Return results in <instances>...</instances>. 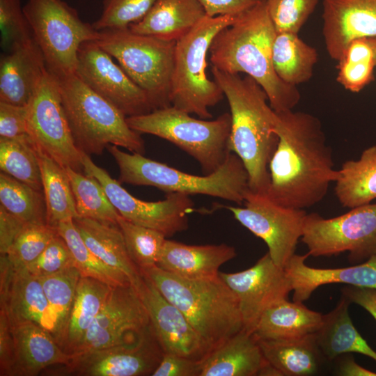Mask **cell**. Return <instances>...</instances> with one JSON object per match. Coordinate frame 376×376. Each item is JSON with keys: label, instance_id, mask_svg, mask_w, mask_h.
I'll use <instances>...</instances> for the list:
<instances>
[{"label": "cell", "instance_id": "1", "mask_svg": "<svg viewBox=\"0 0 376 376\" xmlns=\"http://www.w3.org/2000/svg\"><path fill=\"white\" fill-rule=\"evenodd\" d=\"M276 113L279 141L269 163L266 195L283 206L304 210L324 198L338 170L317 117L292 109Z\"/></svg>", "mask_w": 376, "mask_h": 376}, {"label": "cell", "instance_id": "2", "mask_svg": "<svg viewBox=\"0 0 376 376\" xmlns=\"http://www.w3.org/2000/svg\"><path fill=\"white\" fill-rule=\"evenodd\" d=\"M265 2L221 30L208 53L212 67L253 78L266 93L272 108L282 112L293 109L301 95L296 86L284 83L274 69L272 45L276 31Z\"/></svg>", "mask_w": 376, "mask_h": 376}, {"label": "cell", "instance_id": "3", "mask_svg": "<svg viewBox=\"0 0 376 376\" xmlns=\"http://www.w3.org/2000/svg\"><path fill=\"white\" fill-rule=\"evenodd\" d=\"M211 71L230 107L228 148L242 162L249 190L266 194L269 185V163L279 141L277 113L265 91L249 75L242 77L212 66Z\"/></svg>", "mask_w": 376, "mask_h": 376}, {"label": "cell", "instance_id": "4", "mask_svg": "<svg viewBox=\"0 0 376 376\" xmlns=\"http://www.w3.org/2000/svg\"><path fill=\"white\" fill-rule=\"evenodd\" d=\"M140 271L182 312L212 350L244 329L238 300L219 274L188 279L157 265Z\"/></svg>", "mask_w": 376, "mask_h": 376}, {"label": "cell", "instance_id": "5", "mask_svg": "<svg viewBox=\"0 0 376 376\" xmlns=\"http://www.w3.org/2000/svg\"><path fill=\"white\" fill-rule=\"evenodd\" d=\"M107 149L118 165V180L120 183L152 186L167 194L207 195L240 205L244 203L249 190L247 171L241 159L232 152L217 171L199 176L145 157L140 153L124 152L116 146L109 145Z\"/></svg>", "mask_w": 376, "mask_h": 376}, {"label": "cell", "instance_id": "6", "mask_svg": "<svg viewBox=\"0 0 376 376\" xmlns=\"http://www.w3.org/2000/svg\"><path fill=\"white\" fill-rule=\"evenodd\" d=\"M56 78L74 142L81 152L99 155L113 145L144 153L141 134L129 126L127 117L116 107L76 74Z\"/></svg>", "mask_w": 376, "mask_h": 376}, {"label": "cell", "instance_id": "7", "mask_svg": "<svg viewBox=\"0 0 376 376\" xmlns=\"http://www.w3.org/2000/svg\"><path fill=\"white\" fill-rule=\"evenodd\" d=\"M240 17L205 15L189 33L176 41L171 84V105L201 118L212 117L209 108L224 94L206 73L207 55L216 35Z\"/></svg>", "mask_w": 376, "mask_h": 376}, {"label": "cell", "instance_id": "8", "mask_svg": "<svg viewBox=\"0 0 376 376\" xmlns=\"http://www.w3.org/2000/svg\"><path fill=\"white\" fill-rule=\"evenodd\" d=\"M126 120L136 132L157 136L185 151L199 163L205 175L217 171L230 152L229 113L212 120L196 119L171 105Z\"/></svg>", "mask_w": 376, "mask_h": 376}, {"label": "cell", "instance_id": "9", "mask_svg": "<svg viewBox=\"0 0 376 376\" xmlns=\"http://www.w3.org/2000/svg\"><path fill=\"white\" fill-rule=\"evenodd\" d=\"M95 42L146 93L154 110L171 105L175 41L134 33L127 27L100 31Z\"/></svg>", "mask_w": 376, "mask_h": 376}, {"label": "cell", "instance_id": "10", "mask_svg": "<svg viewBox=\"0 0 376 376\" xmlns=\"http://www.w3.org/2000/svg\"><path fill=\"white\" fill-rule=\"evenodd\" d=\"M24 11L47 69L57 78L76 74L80 47L100 31L62 0H28Z\"/></svg>", "mask_w": 376, "mask_h": 376}, {"label": "cell", "instance_id": "11", "mask_svg": "<svg viewBox=\"0 0 376 376\" xmlns=\"http://www.w3.org/2000/svg\"><path fill=\"white\" fill-rule=\"evenodd\" d=\"M338 217L307 214L302 242L313 257L349 253L351 263H361L376 254V203L357 206Z\"/></svg>", "mask_w": 376, "mask_h": 376}, {"label": "cell", "instance_id": "12", "mask_svg": "<svg viewBox=\"0 0 376 376\" xmlns=\"http://www.w3.org/2000/svg\"><path fill=\"white\" fill-rule=\"evenodd\" d=\"M28 134L36 145L64 168L84 171L63 107L59 85L47 69L28 104Z\"/></svg>", "mask_w": 376, "mask_h": 376}, {"label": "cell", "instance_id": "13", "mask_svg": "<svg viewBox=\"0 0 376 376\" xmlns=\"http://www.w3.org/2000/svg\"><path fill=\"white\" fill-rule=\"evenodd\" d=\"M81 152L85 174L95 178L101 184L121 217L158 230L166 237L188 228V214L193 211L194 205L189 195L171 192L162 201L150 202L139 199L125 190L105 169L96 165L90 155Z\"/></svg>", "mask_w": 376, "mask_h": 376}, {"label": "cell", "instance_id": "14", "mask_svg": "<svg viewBox=\"0 0 376 376\" xmlns=\"http://www.w3.org/2000/svg\"><path fill=\"white\" fill-rule=\"evenodd\" d=\"M244 207L224 205L234 218L262 239L274 263L284 269L301 238L306 212L279 205L266 194L249 190Z\"/></svg>", "mask_w": 376, "mask_h": 376}, {"label": "cell", "instance_id": "15", "mask_svg": "<svg viewBox=\"0 0 376 376\" xmlns=\"http://www.w3.org/2000/svg\"><path fill=\"white\" fill-rule=\"evenodd\" d=\"M164 352L151 324L138 337L113 346L72 354L68 363L58 365L57 375H152Z\"/></svg>", "mask_w": 376, "mask_h": 376}, {"label": "cell", "instance_id": "16", "mask_svg": "<svg viewBox=\"0 0 376 376\" xmlns=\"http://www.w3.org/2000/svg\"><path fill=\"white\" fill-rule=\"evenodd\" d=\"M70 356L39 324L28 321L10 326L0 317L1 376H36L68 363Z\"/></svg>", "mask_w": 376, "mask_h": 376}, {"label": "cell", "instance_id": "17", "mask_svg": "<svg viewBox=\"0 0 376 376\" xmlns=\"http://www.w3.org/2000/svg\"><path fill=\"white\" fill-rule=\"evenodd\" d=\"M76 75L126 117L154 110L146 93L95 41L86 42L80 47Z\"/></svg>", "mask_w": 376, "mask_h": 376}, {"label": "cell", "instance_id": "18", "mask_svg": "<svg viewBox=\"0 0 376 376\" xmlns=\"http://www.w3.org/2000/svg\"><path fill=\"white\" fill-rule=\"evenodd\" d=\"M150 324L147 309L135 288L131 283L113 286L74 353L130 341L138 337Z\"/></svg>", "mask_w": 376, "mask_h": 376}, {"label": "cell", "instance_id": "19", "mask_svg": "<svg viewBox=\"0 0 376 376\" xmlns=\"http://www.w3.org/2000/svg\"><path fill=\"white\" fill-rule=\"evenodd\" d=\"M219 276L235 295L243 328L251 334L263 314L292 291L285 269L274 263L268 252L246 269L219 272Z\"/></svg>", "mask_w": 376, "mask_h": 376}, {"label": "cell", "instance_id": "20", "mask_svg": "<svg viewBox=\"0 0 376 376\" xmlns=\"http://www.w3.org/2000/svg\"><path fill=\"white\" fill-rule=\"evenodd\" d=\"M141 274V281L135 289L147 309L152 330L164 353L196 361L203 359L212 350L211 347L182 312Z\"/></svg>", "mask_w": 376, "mask_h": 376}, {"label": "cell", "instance_id": "21", "mask_svg": "<svg viewBox=\"0 0 376 376\" xmlns=\"http://www.w3.org/2000/svg\"><path fill=\"white\" fill-rule=\"evenodd\" d=\"M0 316L10 326L30 321L51 330L48 303L39 279L5 255L0 257Z\"/></svg>", "mask_w": 376, "mask_h": 376}, {"label": "cell", "instance_id": "22", "mask_svg": "<svg viewBox=\"0 0 376 376\" xmlns=\"http://www.w3.org/2000/svg\"><path fill=\"white\" fill-rule=\"evenodd\" d=\"M322 17L326 49L334 61L353 40L376 37V0H323Z\"/></svg>", "mask_w": 376, "mask_h": 376}, {"label": "cell", "instance_id": "23", "mask_svg": "<svg viewBox=\"0 0 376 376\" xmlns=\"http://www.w3.org/2000/svg\"><path fill=\"white\" fill-rule=\"evenodd\" d=\"M309 255L295 253L284 269L292 288V301L303 303L320 286L343 283L376 290V254L353 266L318 268L307 265Z\"/></svg>", "mask_w": 376, "mask_h": 376}, {"label": "cell", "instance_id": "24", "mask_svg": "<svg viewBox=\"0 0 376 376\" xmlns=\"http://www.w3.org/2000/svg\"><path fill=\"white\" fill-rule=\"evenodd\" d=\"M46 69L34 40L1 54L0 102L27 106Z\"/></svg>", "mask_w": 376, "mask_h": 376}, {"label": "cell", "instance_id": "25", "mask_svg": "<svg viewBox=\"0 0 376 376\" xmlns=\"http://www.w3.org/2000/svg\"><path fill=\"white\" fill-rule=\"evenodd\" d=\"M236 255L226 244L190 245L166 239L157 266L188 279H210L219 276V267Z\"/></svg>", "mask_w": 376, "mask_h": 376}, {"label": "cell", "instance_id": "26", "mask_svg": "<svg viewBox=\"0 0 376 376\" xmlns=\"http://www.w3.org/2000/svg\"><path fill=\"white\" fill-rule=\"evenodd\" d=\"M205 15L199 0H155L147 13L129 29L134 33L176 42Z\"/></svg>", "mask_w": 376, "mask_h": 376}, {"label": "cell", "instance_id": "27", "mask_svg": "<svg viewBox=\"0 0 376 376\" xmlns=\"http://www.w3.org/2000/svg\"><path fill=\"white\" fill-rule=\"evenodd\" d=\"M265 361L253 334L243 329L200 361L199 376H257Z\"/></svg>", "mask_w": 376, "mask_h": 376}, {"label": "cell", "instance_id": "28", "mask_svg": "<svg viewBox=\"0 0 376 376\" xmlns=\"http://www.w3.org/2000/svg\"><path fill=\"white\" fill-rule=\"evenodd\" d=\"M74 223L88 249L105 264L123 274L136 288L142 274L130 257L118 225L81 217L75 218Z\"/></svg>", "mask_w": 376, "mask_h": 376}, {"label": "cell", "instance_id": "29", "mask_svg": "<svg viewBox=\"0 0 376 376\" xmlns=\"http://www.w3.org/2000/svg\"><path fill=\"white\" fill-rule=\"evenodd\" d=\"M323 315L303 303L286 299L268 308L261 316L253 335L256 339L281 340L315 334Z\"/></svg>", "mask_w": 376, "mask_h": 376}, {"label": "cell", "instance_id": "30", "mask_svg": "<svg viewBox=\"0 0 376 376\" xmlns=\"http://www.w3.org/2000/svg\"><path fill=\"white\" fill-rule=\"evenodd\" d=\"M351 303L344 297L329 313L323 315L321 327L315 333L323 357L332 360L341 354L355 352L376 361V351L368 344L354 327L349 315Z\"/></svg>", "mask_w": 376, "mask_h": 376}, {"label": "cell", "instance_id": "31", "mask_svg": "<svg viewBox=\"0 0 376 376\" xmlns=\"http://www.w3.org/2000/svg\"><path fill=\"white\" fill-rule=\"evenodd\" d=\"M256 340L265 360L283 376L312 375L319 369L322 354L315 334L295 338Z\"/></svg>", "mask_w": 376, "mask_h": 376}, {"label": "cell", "instance_id": "32", "mask_svg": "<svg viewBox=\"0 0 376 376\" xmlns=\"http://www.w3.org/2000/svg\"><path fill=\"white\" fill-rule=\"evenodd\" d=\"M112 287L91 277H80L60 346L63 351L72 354L78 349Z\"/></svg>", "mask_w": 376, "mask_h": 376}, {"label": "cell", "instance_id": "33", "mask_svg": "<svg viewBox=\"0 0 376 376\" xmlns=\"http://www.w3.org/2000/svg\"><path fill=\"white\" fill-rule=\"evenodd\" d=\"M335 194L348 208L370 203L376 198V146L365 149L357 160L344 162L335 182Z\"/></svg>", "mask_w": 376, "mask_h": 376}, {"label": "cell", "instance_id": "34", "mask_svg": "<svg viewBox=\"0 0 376 376\" xmlns=\"http://www.w3.org/2000/svg\"><path fill=\"white\" fill-rule=\"evenodd\" d=\"M318 60L317 50L297 33L276 32L272 45V63L276 75L284 83L297 86L309 81Z\"/></svg>", "mask_w": 376, "mask_h": 376}, {"label": "cell", "instance_id": "35", "mask_svg": "<svg viewBox=\"0 0 376 376\" xmlns=\"http://www.w3.org/2000/svg\"><path fill=\"white\" fill-rule=\"evenodd\" d=\"M47 209V224L56 228L66 220L79 217L65 169L36 146Z\"/></svg>", "mask_w": 376, "mask_h": 376}, {"label": "cell", "instance_id": "36", "mask_svg": "<svg viewBox=\"0 0 376 376\" xmlns=\"http://www.w3.org/2000/svg\"><path fill=\"white\" fill-rule=\"evenodd\" d=\"M80 277L81 274L75 267L38 277L48 303L50 333L59 346L68 322Z\"/></svg>", "mask_w": 376, "mask_h": 376}, {"label": "cell", "instance_id": "37", "mask_svg": "<svg viewBox=\"0 0 376 376\" xmlns=\"http://www.w3.org/2000/svg\"><path fill=\"white\" fill-rule=\"evenodd\" d=\"M1 171L42 191L36 145L25 134L14 138H0Z\"/></svg>", "mask_w": 376, "mask_h": 376}, {"label": "cell", "instance_id": "38", "mask_svg": "<svg viewBox=\"0 0 376 376\" xmlns=\"http://www.w3.org/2000/svg\"><path fill=\"white\" fill-rule=\"evenodd\" d=\"M68 175L79 217L118 225L120 214L112 205L101 184L93 177L71 168Z\"/></svg>", "mask_w": 376, "mask_h": 376}, {"label": "cell", "instance_id": "39", "mask_svg": "<svg viewBox=\"0 0 376 376\" xmlns=\"http://www.w3.org/2000/svg\"><path fill=\"white\" fill-rule=\"evenodd\" d=\"M0 203L8 212L26 224H47L42 191L0 173Z\"/></svg>", "mask_w": 376, "mask_h": 376}, {"label": "cell", "instance_id": "40", "mask_svg": "<svg viewBox=\"0 0 376 376\" xmlns=\"http://www.w3.org/2000/svg\"><path fill=\"white\" fill-rule=\"evenodd\" d=\"M56 230L68 246L75 266L81 276L91 277L111 286L130 283L123 274L105 264L88 249L76 228L74 219L59 223Z\"/></svg>", "mask_w": 376, "mask_h": 376}, {"label": "cell", "instance_id": "41", "mask_svg": "<svg viewBox=\"0 0 376 376\" xmlns=\"http://www.w3.org/2000/svg\"><path fill=\"white\" fill-rule=\"evenodd\" d=\"M337 81L352 93L374 80L375 56L367 38L353 40L338 61Z\"/></svg>", "mask_w": 376, "mask_h": 376}, {"label": "cell", "instance_id": "42", "mask_svg": "<svg viewBox=\"0 0 376 376\" xmlns=\"http://www.w3.org/2000/svg\"><path fill=\"white\" fill-rule=\"evenodd\" d=\"M118 225L130 257L139 269L157 265L166 237L158 230L132 223L120 215Z\"/></svg>", "mask_w": 376, "mask_h": 376}, {"label": "cell", "instance_id": "43", "mask_svg": "<svg viewBox=\"0 0 376 376\" xmlns=\"http://www.w3.org/2000/svg\"><path fill=\"white\" fill-rule=\"evenodd\" d=\"M56 234V228L48 224H26L3 255L13 264L26 267L39 256Z\"/></svg>", "mask_w": 376, "mask_h": 376}, {"label": "cell", "instance_id": "44", "mask_svg": "<svg viewBox=\"0 0 376 376\" xmlns=\"http://www.w3.org/2000/svg\"><path fill=\"white\" fill-rule=\"evenodd\" d=\"M0 32L6 52L33 40L20 0H0Z\"/></svg>", "mask_w": 376, "mask_h": 376}, {"label": "cell", "instance_id": "45", "mask_svg": "<svg viewBox=\"0 0 376 376\" xmlns=\"http://www.w3.org/2000/svg\"><path fill=\"white\" fill-rule=\"evenodd\" d=\"M265 3L277 33H298L318 0H265Z\"/></svg>", "mask_w": 376, "mask_h": 376}, {"label": "cell", "instance_id": "46", "mask_svg": "<svg viewBox=\"0 0 376 376\" xmlns=\"http://www.w3.org/2000/svg\"><path fill=\"white\" fill-rule=\"evenodd\" d=\"M155 0H104L100 17L93 24L99 31L123 29L139 21Z\"/></svg>", "mask_w": 376, "mask_h": 376}, {"label": "cell", "instance_id": "47", "mask_svg": "<svg viewBox=\"0 0 376 376\" xmlns=\"http://www.w3.org/2000/svg\"><path fill=\"white\" fill-rule=\"evenodd\" d=\"M71 267H75L72 254L58 233L39 256L26 266L37 277L53 274Z\"/></svg>", "mask_w": 376, "mask_h": 376}, {"label": "cell", "instance_id": "48", "mask_svg": "<svg viewBox=\"0 0 376 376\" xmlns=\"http://www.w3.org/2000/svg\"><path fill=\"white\" fill-rule=\"evenodd\" d=\"M28 105L0 102V138H14L28 134Z\"/></svg>", "mask_w": 376, "mask_h": 376}, {"label": "cell", "instance_id": "49", "mask_svg": "<svg viewBox=\"0 0 376 376\" xmlns=\"http://www.w3.org/2000/svg\"><path fill=\"white\" fill-rule=\"evenodd\" d=\"M152 376H199L200 361L177 354L164 353Z\"/></svg>", "mask_w": 376, "mask_h": 376}, {"label": "cell", "instance_id": "50", "mask_svg": "<svg viewBox=\"0 0 376 376\" xmlns=\"http://www.w3.org/2000/svg\"><path fill=\"white\" fill-rule=\"evenodd\" d=\"M210 17L232 15L241 17L265 0H199Z\"/></svg>", "mask_w": 376, "mask_h": 376}, {"label": "cell", "instance_id": "51", "mask_svg": "<svg viewBox=\"0 0 376 376\" xmlns=\"http://www.w3.org/2000/svg\"><path fill=\"white\" fill-rule=\"evenodd\" d=\"M26 223L0 205V253L5 254Z\"/></svg>", "mask_w": 376, "mask_h": 376}, {"label": "cell", "instance_id": "52", "mask_svg": "<svg viewBox=\"0 0 376 376\" xmlns=\"http://www.w3.org/2000/svg\"><path fill=\"white\" fill-rule=\"evenodd\" d=\"M342 296L350 303L356 304L367 311L376 321V290L347 285L341 289Z\"/></svg>", "mask_w": 376, "mask_h": 376}, {"label": "cell", "instance_id": "53", "mask_svg": "<svg viewBox=\"0 0 376 376\" xmlns=\"http://www.w3.org/2000/svg\"><path fill=\"white\" fill-rule=\"evenodd\" d=\"M337 373L342 376H376V373L361 366L352 357L341 359L337 368Z\"/></svg>", "mask_w": 376, "mask_h": 376}, {"label": "cell", "instance_id": "54", "mask_svg": "<svg viewBox=\"0 0 376 376\" xmlns=\"http://www.w3.org/2000/svg\"><path fill=\"white\" fill-rule=\"evenodd\" d=\"M257 376H283V375L279 370L266 361L260 368Z\"/></svg>", "mask_w": 376, "mask_h": 376}, {"label": "cell", "instance_id": "55", "mask_svg": "<svg viewBox=\"0 0 376 376\" xmlns=\"http://www.w3.org/2000/svg\"><path fill=\"white\" fill-rule=\"evenodd\" d=\"M367 39L370 46L373 48L374 56H375V66H376V37L370 38Z\"/></svg>", "mask_w": 376, "mask_h": 376}]
</instances>
